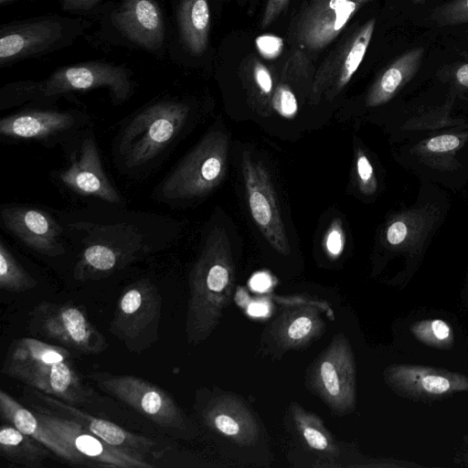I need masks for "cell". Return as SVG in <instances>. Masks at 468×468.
<instances>
[{
    "label": "cell",
    "instance_id": "1",
    "mask_svg": "<svg viewBox=\"0 0 468 468\" xmlns=\"http://www.w3.org/2000/svg\"><path fill=\"white\" fill-rule=\"evenodd\" d=\"M234 262L226 230L214 226L189 273L186 335L189 345L205 341L218 325L230 298Z\"/></svg>",
    "mask_w": 468,
    "mask_h": 468
},
{
    "label": "cell",
    "instance_id": "2",
    "mask_svg": "<svg viewBox=\"0 0 468 468\" xmlns=\"http://www.w3.org/2000/svg\"><path fill=\"white\" fill-rule=\"evenodd\" d=\"M67 225L82 235V250L73 269V278L80 282L106 278L167 244L153 238L142 224L132 219H79Z\"/></svg>",
    "mask_w": 468,
    "mask_h": 468
},
{
    "label": "cell",
    "instance_id": "3",
    "mask_svg": "<svg viewBox=\"0 0 468 468\" xmlns=\"http://www.w3.org/2000/svg\"><path fill=\"white\" fill-rule=\"evenodd\" d=\"M1 372L77 407L88 404L95 395L76 370L68 348L34 337L11 344Z\"/></svg>",
    "mask_w": 468,
    "mask_h": 468
},
{
    "label": "cell",
    "instance_id": "4",
    "mask_svg": "<svg viewBox=\"0 0 468 468\" xmlns=\"http://www.w3.org/2000/svg\"><path fill=\"white\" fill-rule=\"evenodd\" d=\"M191 107L178 100H162L142 108L120 129L113 143L114 157L124 172L152 166L180 137Z\"/></svg>",
    "mask_w": 468,
    "mask_h": 468
},
{
    "label": "cell",
    "instance_id": "5",
    "mask_svg": "<svg viewBox=\"0 0 468 468\" xmlns=\"http://www.w3.org/2000/svg\"><path fill=\"white\" fill-rule=\"evenodd\" d=\"M228 153V134L209 131L157 185L154 197L177 207L207 196L225 177Z\"/></svg>",
    "mask_w": 468,
    "mask_h": 468
},
{
    "label": "cell",
    "instance_id": "6",
    "mask_svg": "<svg viewBox=\"0 0 468 468\" xmlns=\"http://www.w3.org/2000/svg\"><path fill=\"white\" fill-rule=\"evenodd\" d=\"M89 378L107 395L126 404L170 435L188 440L196 432L174 398L150 381L133 375L92 372Z\"/></svg>",
    "mask_w": 468,
    "mask_h": 468
},
{
    "label": "cell",
    "instance_id": "7",
    "mask_svg": "<svg viewBox=\"0 0 468 468\" xmlns=\"http://www.w3.org/2000/svg\"><path fill=\"white\" fill-rule=\"evenodd\" d=\"M162 297L149 279H140L121 293L109 331L126 349L141 354L158 339Z\"/></svg>",
    "mask_w": 468,
    "mask_h": 468
},
{
    "label": "cell",
    "instance_id": "8",
    "mask_svg": "<svg viewBox=\"0 0 468 468\" xmlns=\"http://www.w3.org/2000/svg\"><path fill=\"white\" fill-rule=\"evenodd\" d=\"M29 328L33 335L84 355H99L108 346L84 309L73 303L42 301L30 313Z\"/></svg>",
    "mask_w": 468,
    "mask_h": 468
},
{
    "label": "cell",
    "instance_id": "9",
    "mask_svg": "<svg viewBox=\"0 0 468 468\" xmlns=\"http://www.w3.org/2000/svg\"><path fill=\"white\" fill-rule=\"evenodd\" d=\"M312 388L338 415L356 407V367L347 337L340 333L311 367Z\"/></svg>",
    "mask_w": 468,
    "mask_h": 468
},
{
    "label": "cell",
    "instance_id": "10",
    "mask_svg": "<svg viewBox=\"0 0 468 468\" xmlns=\"http://www.w3.org/2000/svg\"><path fill=\"white\" fill-rule=\"evenodd\" d=\"M241 173L253 221L273 250L289 255V239L268 170L250 151L244 150Z\"/></svg>",
    "mask_w": 468,
    "mask_h": 468
},
{
    "label": "cell",
    "instance_id": "11",
    "mask_svg": "<svg viewBox=\"0 0 468 468\" xmlns=\"http://www.w3.org/2000/svg\"><path fill=\"white\" fill-rule=\"evenodd\" d=\"M363 4L348 0H308L290 27L292 42L306 52L327 47L346 27Z\"/></svg>",
    "mask_w": 468,
    "mask_h": 468
},
{
    "label": "cell",
    "instance_id": "12",
    "mask_svg": "<svg viewBox=\"0 0 468 468\" xmlns=\"http://www.w3.org/2000/svg\"><path fill=\"white\" fill-rule=\"evenodd\" d=\"M376 19L371 18L344 38L329 53L314 75L309 102L317 105L323 97L333 101L348 84L363 61L375 30Z\"/></svg>",
    "mask_w": 468,
    "mask_h": 468
},
{
    "label": "cell",
    "instance_id": "13",
    "mask_svg": "<svg viewBox=\"0 0 468 468\" xmlns=\"http://www.w3.org/2000/svg\"><path fill=\"white\" fill-rule=\"evenodd\" d=\"M108 89L114 104L125 102L133 94V82L122 67L88 62L63 67L53 72L38 88L39 96L51 99L71 91Z\"/></svg>",
    "mask_w": 468,
    "mask_h": 468
},
{
    "label": "cell",
    "instance_id": "14",
    "mask_svg": "<svg viewBox=\"0 0 468 468\" xmlns=\"http://www.w3.org/2000/svg\"><path fill=\"white\" fill-rule=\"evenodd\" d=\"M37 417L65 442L89 466L111 468H153L156 465L143 455L112 446L75 421L54 414L39 405L31 403Z\"/></svg>",
    "mask_w": 468,
    "mask_h": 468
},
{
    "label": "cell",
    "instance_id": "15",
    "mask_svg": "<svg viewBox=\"0 0 468 468\" xmlns=\"http://www.w3.org/2000/svg\"><path fill=\"white\" fill-rule=\"evenodd\" d=\"M80 112L52 109H26L0 120V134L13 140L37 141L52 146L88 124Z\"/></svg>",
    "mask_w": 468,
    "mask_h": 468
},
{
    "label": "cell",
    "instance_id": "16",
    "mask_svg": "<svg viewBox=\"0 0 468 468\" xmlns=\"http://www.w3.org/2000/svg\"><path fill=\"white\" fill-rule=\"evenodd\" d=\"M80 146L69 155V165L58 172V181L75 194L119 205L122 197L103 168L95 135L85 128Z\"/></svg>",
    "mask_w": 468,
    "mask_h": 468
},
{
    "label": "cell",
    "instance_id": "17",
    "mask_svg": "<svg viewBox=\"0 0 468 468\" xmlns=\"http://www.w3.org/2000/svg\"><path fill=\"white\" fill-rule=\"evenodd\" d=\"M27 394L30 395L31 403L75 421L112 446L143 455L149 460L151 457L155 459L163 454L158 444L148 437L133 433L112 421L94 417L77 406L35 388H29Z\"/></svg>",
    "mask_w": 468,
    "mask_h": 468
},
{
    "label": "cell",
    "instance_id": "18",
    "mask_svg": "<svg viewBox=\"0 0 468 468\" xmlns=\"http://www.w3.org/2000/svg\"><path fill=\"white\" fill-rule=\"evenodd\" d=\"M383 375L396 394L408 399H434L468 391V377L442 368L393 364Z\"/></svg>",
    "mask_w": 468,
    "mask_h": 468
},
{
    "label": "cell",
    "instance_id": "19",
    "mask_svg": "<svg viewBox=\"0 0 468 468\" xmlns=\"http://www.w3.org/2000/svg\"><path fill=\"white\" fill-rule=\"evenodd\" d=\"M3 226L32 250L58 257L66 251L61 240L64 229L43 209L26 206H5L1 209Z\"/></svg>",
    "mask_w": 468,
    "mask_h": 468
},
{
    "label": "cell",
    "instance_id": "20",
    "mask_svg": "<svg viewBox=\"0 0 468 468\" xmlns=\"http://www.w3.org/2000/svg\"><path fill=\"white\" fill-rule=\"evenodd\" d=\"M198 402L197 410L211 431L240 446L254 444L260 435L251 411L235 396L217 395Z\"/></svg>",
    "mask_w": 468,
    "mask_h": 468
},
{
    "label": "cell",
    "instance_id": "21",
    "mask_svg": "<svg viewBox=\"0 0 468 468\" xmlns=\"http://www.w3.org/2000/svg\"><path fill=\"white\" fill-rule=\"evenodd\" d=\"M112 20L126 38L144 48L154 50L163 45L165 25L154 0H124Z\"/></svg>",
    "mask_w": 468,
    "mask_h": 468
},
{
    "label": "cell",
    "instance_id": "22",
    "mask_svg": "<svg viewBox=\"0 0 468 468\" xmlns=\"http://www.w3.org/2000/svg\"><path fill=\"white\" fill-rule=\"evenodd\" d=\"M0 417L22 432L41 442L59 460L72 466H89L67 442L35 414L4 389L0 390Z\"/></svg>",
    "mask_w": 468,
    "mask_h": 468
},
{
    "label": "cell",
    "instance_id": "23",
    "mask_svg": "<svg viewBox=\"0 0 468 468\" xmlns=\"http://www.w3.org/2000/svg\"><path fill=\"white\" fill-rule=\"evenodd\" d=\"M57 21L43 19L22 23L1 30L0 64L25 58L53 44L61 35Z\"/></svg>",
    "mask_w": 468,
    "mask_h": 468
},
{
    "label": "cell",
    "instance_id": "24",
    "mask_svg": "<svg viewBox=\"0 0 468 468\" xmlns=\"http://www.w3.org/2000/svg\"><path fill=\"white\" fill-rule=\"evenodd\" d=\"M273 322L269 336L282 351L303 347L324 328L318 308L309 303L289 307Z\"/></svg>",
    "mask_w": 468,
    "mask_h": 468
},
{
    "label": "cell",
    "instance_id": "25",
    "mask_svg": "<svg viewBox=\"0 0 468 468\" xmlns=\"http://www.w3.org/2000/svg\"><path fill=\"white\" fill-rule=\"evenodd\" d=\"M180 38L193 55L203 54L207 47L210 30V10L207 0H181L177 9Z\"/></svg>",
    "mask_w": 468,
    "mask_h": 468
},
{
    "label": "cell",
    "instance_id": "26",
    "mask_svg": "<svg viewBox=\"0 0 468 468\" xmlns=\"http://www.w3.org/2000/svg\"><path fill=\"white\" fill-rule=\"evenodd\" d=\"M51 451L14 425L4 421L0 428V455L14 465L39 468ZM53 454V453H52Z\"/></svg>",
    "mask_w": 468,
    "mask_h": 468
},
{
    "label": "cell",
    "instance_id": "27",
    "mask_svg": "<svg viewBox=\"0 0 468 468\" xmlns=\"http://www.w3.org/2000/svg\"><path fill=\"white\" fill-rule=\"evenodd\" d=\"M239 77L251 109L262 117L271 116L276 85L270 69L256 57H249L240 66Z\"/></svg>",
    "mask_w": 468,
    "mask_h": 468
},
{
    "label": "cell",
    "instance_id": "28",
    "mask_svg": "<svg viewBox=\"0 0 468 468\" xmlns=\"http://www.w3.org/2000/svg\"><path fill=\"white\" fill-rule=\"evenodd\" d=\"M290 413L296 434L304 446L328 460L339 456V445L316 415L295 403L291 405Z\"/></svg>",
    "mask_w": 468,
    "mask_h": 468
},
{
    "label": "cell",
    "instance_id": "29",
    "mask_svg": "<svg viewBox=\"0 0 468 468\" xmlns=\"http://www.w3.org/2000/svg\"><path fill=\"white\" fill-rule=\"evenodd\" d=\"M424 52L423 48H414L393 60L373 85L367 96V104H379L393 95L418 70Z\"/></svg>",
    "mask_w": 468,
    "mask_h": 468
},
{
    "label": "cell",
    "instance_id": "30",
    "mask_svg": "<svg viewBox=\"0 0 468 468\" xmlns=\"http://www.w3.org/2000/svg\"><path fill=\"white\" fill-rule=\"evenodd\" d=\"M37 284V281L0 240V288L10 292H23L35 288Z\"/></svg>",
    "mask_w": 468,
    "mask_h": 468
},
{
    "label": "cell",
    "instance_id": "31",
    "mask_svg": "<svg viewBox=\"0 0 468 468\" xmlns=\"http://www.w3.org/2000/svg\"><path fill=\"white\" fill-rule=\"evenodd\" d=\"M413 336L421 344L438 349H450L454 343L452 326L441 319H425L410 327Z\"/></svg>",
    "mask_w": 468,
    "mask_h": 468
},
{
    "label": "cell",
    "instance_id": "32",
    "mask_svg": "<svg viewBox=\"0 0 468 468\" xmlns=\"http://www.w3.org/2000/svg\"><path fill=\"white\" fill-rule=\"evenodd\" d=\"M430 16L442 27L468 24V0H449L436 6Z\"/></svg>",
    "mask_w": 468,
    "mask_h": 468
},
{
    "label": "cell",
    "instance_id": "33",
    "mask_svg": "<svg viewBox=\"0 0 468 468\" xmlns=\"http://www.w3.org/2000/svg\"><path fill=\"white\" fill-rule=\"evenodd\" d=\"M272 108L273 112L285 119H292L296 116L298 101L288 84L279 82L276 85L272 97Z\"/></svg>",
    "mask_w": 468,
    "mask_h": 468
},
{
    "label": "cell",
    "instance_id": "34",
    "mask_svg": "<svg viewBox=\"0 0 468 468\" xmlns=\"http://www.w3.org/2000/svg\"><path fill=\"white\" fill-rule=\"evenodd\" d=\"M345 242L346 239L341 220L335 218L332 221L324 235V249L332 258H336L343 252Z\"/></svg>",
    "mask_w": 468,
    "mask_h": 468
},
{
    "label": "cell",
    "instance_id": "35",
    "mask_svg": "<svg viewBox=\"0 0 468 468\" xmlns=\"http://www.w3.org/2000/svg\"><path fill=\"white\" fill-rule=\"evenodd\" d=\"M255 45L261 57L267 59H274L282 53L283 41L278 36L265 34L255 39Z\"/></svg>",
    "mask_w": 468,
    "mask_h": 468
},
{
    "label": "cell",
    "instance_id": "36",
    "mask_svg": "<svg viewBox=\"0 0 468 468\" xmlns=\"http://www.w3.org/2000/svg\"><path fill=\"white\" fill-rule=\"evenodd\" d=\"M356 170L359 187L363 192H368L373 188V167L367 155L358 151L356 159Z\"/></svg>",
    "mask_w": 468,
    "mask_h": 468
},
{
    "label": "cell",
    "instance_id": "37",
    "mask_svg": "<svg viewBox=\"0 0 468 468\" xmlns=\"http://www.w3.org/2000/svg\"><path fill=\"white\" fill-rule=\"evenodd\" d=\"M288 2L289 0H268L262 15L261 27L265 28L271 25L285 9Z\"/></svg>",
    "mask_w": 468,
    "mask_h": 468
},
{
    "label": "cell",
    "instance_id": "38",
    "mask_svg": "<svg viewBox=\"0 0 468 468\" xmlns=\"http://www.w3.org/2000/svg\"><path fill=\"white\" fill-rule=\"evenodd\" d=\"M460 144V140L452 134H443L431 138L427 143V147L431 152H447L455 149Z\"/></svg>",
    "mask_w": 468,
    "mask_h": 468
},
{
    "label": "cell",
    "instance_id": "39",
    "mask_svg": "<svg viewBox=\"0 0 468 468\" xmlns=\"http://www.w3.org/2000/svg\"><path fill=\"white\" fill-rule=\"evenodd\" d=\"M407 227L401 221L392 223L387 231V239L391 245L401 243L407 236Z\"/></svg>",
    "mask_w": 468,
    "mask_h": 468
},
{
    "label": "cell",
    "instance_id": "40",
    "mask_svg": "<svg viewBox=\"0 0 468 468\" xmlns=\"http://www.w3.org/2000/svg\"><path fill=\"white\" fill-rule=\"evenodd\" d=\"M101 0H63L62 8L70 10H88L94 6Z\"/></svg>",
    "mask_w": 468,
    "mask_h": 468
},
{
    "label": "cell",
    "instance_id": "41",
    "mask_svg": "<svg viewBox=\"0 0 468 468\" xmlns=\"http://www.w3.org/2000/svg\"><path fill=\"white\" fill-rule=\"evenodd\" d=\"M271 284L270 276L267 273L261 272L255 274L250 281V285L255 291L263 292Z\"/></svg>",
    "mask_w": 468,
    "mask_h": 468
},
{
    "label": "cell",
    "instance_id": "42",
    "mask_svg": "<svg viewBox=\"0 0 468 468\" xmlns=\"http://www.w3.org/2000/svg\"><path fill=\"white\" fill-rule=\"evenodd\" d=\"M455 78L459 84L468 87V62L461 64L456 69Z\"/></svg>",
    "mask_w": 468,
    "mask_h": 468
},
{
    "label": "cell",
    "instance_id": "43",
    "mask_svg": "<svg viewBox=\"0 0 468 468\" xmlns=\"http://www.w3.org/2000/svg\"><path fill=\"white\" fill-rule=\"evenodd\" d=\"M249 313L254 316H262L268 313V307L262 303H254L249 307Z\"/></svg>",
    "mask_w": 468,
    "mask_h": 468
},
{
    "label": "cell",
    "instance_id": "44",
    "mask_svg": "<svg viewBox=\"0 0 468 468\" xmlns=\"http://www.w3.org/2000/svg\"><path fill=\"white\" fill-rule=\"evenodd\" d=\"M348 1L357 2V3L365 5L366 3L372 1V0H348Z\"/></svg>",
    "mask_w": 468,
    "mask_h": 468
},
{
    "label": "cell",
    "instance_id": "45",
    "mask_svg": "<svg viewBox=\"0 0 468 468\" xmlns=\"http://www.w3.org/2000/svg\"><path fill=\"white\" fill-rule=\"evenodd\" d=\"M425 2H426V0H412L413 4H423Z\"/></svg>",
    "mask_w": 468,
    "mask_h": 468
},
{
    "label": "cell",
    "instance_id": "46",
    "mask_svg": "<svg viewBox=\"0 0 468 468\" xmlns=\"http://www.w3.org/2000/svg\"><path fill=\"white\" fill-rule=\"evenodd\" d=\"M13 1H16V0H0V4L1 5H5V4H7V3L13 2Z\"/></svg>",
    "mask_w": 468,
    "mask_h": 468
},
{
    "label": "cell",
    "instance_id": "47",
    "mask_svg": "<svg viewBox=\"0 0 468 468\" xmlns=\"http://www.w3.org/2000/svg\"><path fill=\"white\" fill-rule=\"evenodd\" d=\"M467 39H468V35H467Z\"/></svg>",
    "mask_w": 468,
    "mask_h": 468
}]
</instances>
